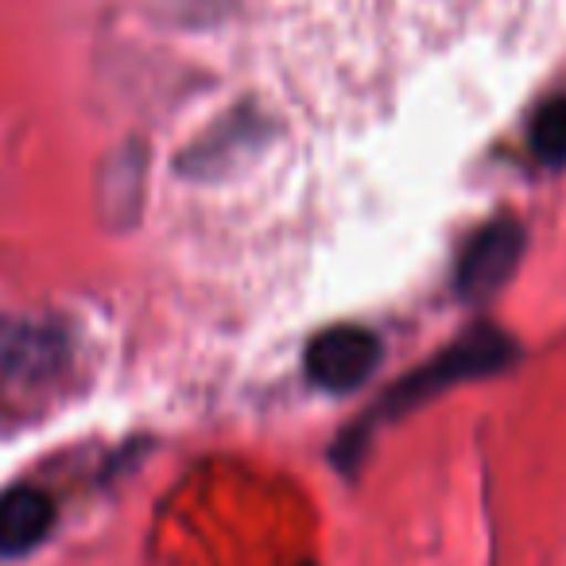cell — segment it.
<instances>
[{"label": "cell", "mask_w": 566, "mask_h": 566, "mask_svg": "<svg viewBox=\"0 0 566 566\" xmlns=\"http://www.w3.org/2000/svg\"><path fill=\"white\" fill-rule=\"evenodd\" d=\"M380 365L377 334L361 326H334L323 331L307 349V377L326 392H354Z\"/></svg>", "instance_id": "7a4b0ae2"}, {"label": "cell", "mask_w": 566, "mask_h": 566, "mask_svg": "<svg viewBox=\"0 0 566 566\" xmlns=\"http://www.w3.org/2000/svg\"><path fill=\"white\" fill-rule=\"evenodd\" d=\"M520 256H524V229L512 218H496L465 244L462 260H458V292L465 300H485V295L501 292L512 280Z\"/></svg>", "instance_id": "3957f363"}, {"label": "cell", "mask_w": 566, "mask_h": 566, "mask_svg": "<svg viewBox=\"0 0 566 566\" xmlns=\"http://www.w3.org/2000/svg\"><path fill=\"white\" fill-rule=\"evenodd\" d=\"M55 504L40 489H12L0 496V555H28L48 539Z\"/></svg>", "instance_id": "277c9868"}, {"label": "cell", "mask_w": 566, "mask_h": 566, "mask_svg": "<svg viewBox=\"0 0 566 566\" xmlns=\"http://www.w3.org/2000/svg\"><path fill=\"white\" fill-rule=\"evenodd\" d=\"M532 151L539 164L566 167V94L551 97L532 120Z\"/></svg>", "instance_id": "5b68a950"}, {"label": "cell", "mask_w": 566, "mask_h": 566, "mask_svg": "<svg viewBox=\"0 0 566 566\" xmlns=\"http://www.w3.org/2000/svg\"><path fill=\"white\" fill-rule=\"evenodd\" d=\"M512 357H516V346H512L509 334L493 331V326H478V331H470L462 342H454L447 354H439L419 373H411V377L388 396L385 416H403V411L416 408V403L439 396L442 388H454V385H462V380L501 373Z\"/></svg>", "instance_id": "6da1fadb"}]
</instances>
